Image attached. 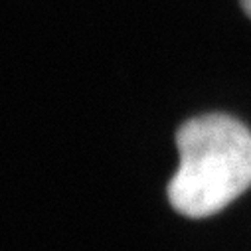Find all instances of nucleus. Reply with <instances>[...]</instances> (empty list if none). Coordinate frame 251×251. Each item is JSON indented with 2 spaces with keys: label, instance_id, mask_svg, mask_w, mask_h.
I'll use <instances>...</instances> for the list:
<instances>
[{
  "label": "nucleus",
  "instance_id": "f257e3e1",
  "mask_svg": "<svg viewBox=\"0 0 251 251\" xmlns=\"http://www.w3.org/2000/svg\"><path fill=\"white\" fill-rule=\"evenodd\" d=\"M178 170L168 184L172 208L186 218L222 212L251 186V133L229 115H202L176 133Z\"/></svg>",
  "mask_w": 251,
  "mask_h": 251
},
{
  "label": "nucleus",
  "instance_id": "f03ea898",
  "mask_svg": "<svg viewBox=\"0 0 251 251\" xmlns=\"http://www.w3.org/2000/svg\"><path fill=\"white\" fill-rule=\"evenodd\" d=\"M239 2H241V6H243L245 14L251 18V0H239Z\"/></svg>",
  "mask_w": 251,
  "mask_h": 251
}]
</instances>
